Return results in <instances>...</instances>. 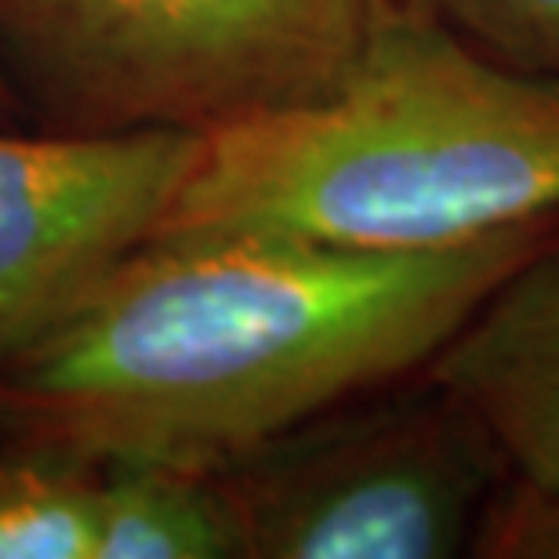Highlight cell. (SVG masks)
<instances>
[{
	"mask_svg": "<svg viewBox=\"0 0 559 559\" xmlns=\"http://www.w3.org/2000/svg\"><path fill=\"white\" fill-rule=\"evenodd\" d=\"M556 229L545 218L436 251L156 237L0 364V425L87 462L218 468L421 371Z\"/></svg>",
	"mask_w": 559,
	"mask_h": 559,
	"instance_id": "obj_1",
	"label": "cell"
},
{
	"mask_svg": "<svg viewBox=\"0 0 559 559\" xmlns=\"http://www.w3.org/2000/svg\"><path fill=\"white\" fill-rule=\"evenodd\" d=\"M545 218H559V81L385 0L331 92L200 139L156 237L436 251Z\"/></svg>",
	"mask_w": 559,
	"mask_h": 559,
	"instance_id": "obj_2",
	"label": "cell"
},
{
	"mask_svg": "<svg viewBox=\"0 0 559 559\" xmlns=\"http://www.w3.org/2000/svg\"><path fill=\"white\" fill-rule=\"evenodd\" d=\"M385 0H0V84L48 135H218L320 98Z\"/></svg>",
	"mask_w": 559,
	"mask_h": 559,
	"instance_id": "obj_3",
	"label": "cell"
},
{
	"mask_svg": "<svg viewBox=\"0 0 559 559\" xmlns=\"http://www.w3.org/2000/svg\"><path fill=\"white\" fill-rule=\"evenodd\" d=\"M248 559L473 556L512 473L473 411L404 374L215 468Z\"/></svg>",
	"mask_w": 559,
	"mask_h": 559,
	"instance_id": "obj_4",
	"label": "cell"
},
{
	"mask_svg": "<svg viewBox=\"0 0 559 559\" xmlns=\"http://www.w3.org/2000/svg\"><path fill=\"white\" fill-rule=\"evenodd\" d=\"M197 153L182 131L0 128V364L156 237Z\"/></svg>",
	"mask_w": 559,
	"mask_h": 559,
	"instance_id": "obj_5",
	"label": "cell"
},
{
	"mask_svg": "<svg viewBox=\"0 0 559 559\" xmlns=\"http://www.w3.org/2000/svg\"><path fill=\"white\" fill-rule=\"evenodd\" d=\"M425 374L484 421L512 484L559 501V229L498 280Z\"/></svg>",
	"mask_w": 559,
	"mask_h": 559,
	"instance_id": "obj_6",
	"label": "cell"
},
{
	"mask_svg": "<svg viewBox=\"0 0 559 559\" xmlns=\"http://www.w3.org/2000/svg\"><path fill=\"white\" fill-rule=\"evenodd\" d=\"M95 559H248L215 468L106 457L95 487Z\"/></svg>",
	"mask_w": 559,
	"mask_h": 559,
	"instance_id": "obj_7",
	"label": "cell"
},
{
	"mask_svg": "<svg viewBox=\"0 0 559 559\" xmlns=\"http://www.w3.org/2000/svg\"><path fill=\"white\" fill-rule=\"evenodd\" d=\"M98 462L0 440V559H95Z\"/></svg>",
	"mask_w": 559,
	"mask_h": 559,
	"instance_id": "obj_8",
	"label": "cell"
},
{
	"mask_svg": "<svg viewBox=\"0 0 559 559\" xmlns=\"http://www.w3.org/2000/svg\"><path fill=\"white\" fill-rule=\"evenodd\" d=\"M490 59L559 81V0H418Z\"/></svg>",
	"mask_w": 559,
	"mask_h": 559,
	"instance_id": "obj_9",
	"label": "cell"
},
{
	"mask_svg": "<svg viewBox=\"0 0 559 559\" xmlns=\"http://www.w3.org/2000/svg\"><path fill=\"white\" fill-rule=\"evenodd\" d=\"M473 556L484 559H559V501L509 484L476 534Z\"/></svg>",
	"mask_w": 559,
	"mask_h": 559,
	"instance_id": "obj_10",
	"label": "cell"
},
{
	"mask_svg": "<svg viewBox=\"0 0 559 559\" xmlns=\"http://www.w3.org/2000/svg\"><path fill=\"white\" fill-rule=\"evenodd\" d=\"M0 128H22V124H19L15 106H11V98H8V92H4V84H0Z\"/></svg>",
	"mask_w": 559,
	"mask_h": 559,
	"instance_id": "obj_11",
	"label": "cell"
},
{
	"mask_svg": "<svg viewBox=\"0 0 559 559\" xmlns=\"http://www.w3.org/2000/svg\"><path fill=\"white\" fill-rule=\"evenodd\" d=\"M0 440H8V436H4V425H0Z\"/></svg>",
	"mask_w": 559,
	"mask_h": 559,
	"instance_id": "obj_12",
	"label": "cell"
}]
</instances>
